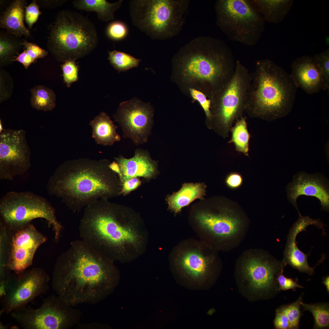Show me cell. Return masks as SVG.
I'll return each mask as SVG.
<instances>
[{
    "mask_svg": "<svg viewBox=\"0 0 329 329\" xmlns=\"http://www.w3.org/2000/svg\"><path fill=\"white\" fill-rule=\"evenodd\" d=\"M31 151L22 129H4L0 133V179L12 180L31 166Z\"/></svg>",
    "mask_w": 329,
    "mask_h": 329,
    "instance_id": "15",
    "label": "cell"
},
{
    "mask_svg": "<svg viewBox=\"0 0 329 329\" xmlns=\"http://www.w3.org/2000/svg\"><path fill=\"white\" fill-rule=\"evenodd\" d=\"M193 217V230L200 240L208 244L210 241H219L233 235L240 227L238 219L225 214L199 210Z\"/></svg>",
    "mask_w": 329,
    "mask_h": 329,
    "instance_id": "18",
    "label": "cell"
},
{
    "mask_svg": "<svg viewBox=\"0 0 329 329\" xmlns=\"http://www.w3.org/2000/svg\"><path fill=\"white\" fill-rule=\"evenodd\" d=\"M47 46L57 59L75 60L91 52L98 38L94 24L75 11H59L48 27Z\"/></svg>",
    "mask_w": 329,
    "mask_h": 329,
    "instance_id": "6",
    "label": "cell"
},
{
    "mask_svg": "<svg viewBox=\"0 0 329 329\" xmlns=\"http://www.w3.org/2000/svg\"><path fill=\"white\" fill-rule=\"evenodd\" d=\"M90 125L92 129V137L97 144L104 146H111L121 140L116 132L115 126L106 113L102 112L93 119Z\"/></svg>",
    "mask_w": 329,
    "mask_h": 329,
    "instance_id": "25",
    "label": "cell"
},
{
    "mask_svg": "<svg viewBox=\"0 0 329 329\" xmlns=\"http://www.w3.org/2000/svg\"><path fill=\"white\" fill-rule=\"evenodd\" d=\"M289 201L299 210L297 199L300 196H313L320 201L323 210L329 208V190L327 180L318 174H310L300 172L295 175L293 181L287 186Z\"/></svg>",
    "mask_w": 329,
    "mask_h": 329,
    "instance_id": "19",
    "label": "cell"
},
{
    "mask_svg": "<svg viewBox=\"0 0 329 329\" xmlns=\"http://www.w3.org/2000/svg\"><path fill=\"white\" fill-rule=\"evenodd\" d=\"M20 44L23 46L28 55L34 61L43 58L47 56L48 51L41 48L35 43L27 41L23 39Z\"/></svg>",
    "mask_w": 329,
    "mask_h": 329,
    "instance_id": "39",
    "label": "cell"
},
{
    "mask_svg": "<svg viewBox=\"0 0 329 329\" xmlns=\"http://www.w3.org/2000/svg\"><path fill=\"white\" fill-rule=\"evenodd\" d=\"M214 9L216 24L230 40L249 46L256 44L265 21L249 0H218Z\"/></svg>",
    "mask_w": 329,
    "mask_h": 329,
    "instance_id": "10",
    "label": "cell"
},
{
    "mask_svg": "<svg viewBox=\"0 0 329 329\" xmlns=\"http://www.w3.org/2000/svg\"><path fill=\"white\" fill-rule=\"evenodd\" d=\"M205 189L203 183L184 184L178 192L167 197L169 209L175 214L179 213L182 208L195 199H202L205 194Z\"/></svg>",
    "mask_w": 329,
    "mask_h": 329,
    "instance_id": "26",
    "label": "cell"
},
{
    "mask_svg": "<svg viewBox=\"0 0 329 329\" xmlns=\"http://www.w3.org/2000/svg\"><path fill=\"white\" fill-rule=\"evenodd\" d=\"M106 160L81 158L65 161L49 178L47 188L73 212L117 192L115 173Z\"/></svg>",
    "mask_w": 329,
    "mask_h": 329,
    "instance_id": "3",
    "label": "cell"
},
{
    "mask_svg": "<svg viewBox=\"0 0 329 329\" xmlns=\"http://www.w3.org/2000/svg\"><path fill=\"white\" fill-rule=\"evenodd\" d=\"M189 90L192 97L199 102L203 109L207 118L210 121L211 118L210 100L207 99L204 94L195 88H189Z\"/></svg>",
    "mask_w": 329,
    "mask_h": 329,
    "instance_id": "38",
    "label": "cell"
},
{
    "mask_svg": "<svg viewBox=\"0 0 329 329\" xmlns=\"http://www.w3.org/2000/svg\"><path fill=\"white\" fill-rule=\"evenodd\" d=\"M12 61H17L22 63L24 67L27 69L34 60L27 54L25 50L17 56L15 57Z\"/></svg>",
    "mask_w": 329,
    "mask_h": 329,
    "instance_id": "44",
    "label": "cell"
},
{
    "mask_svg": "<svg viewBox=\"0 0 329 329\" xmlns=\"http://www.w3.org/2000/svg\"><path fill=\"white\" fill-rule=\"evenodd\" d=\"M325 43L327 45H329V37L328 36L326 37L325 38Z\"/></svg>",
    "mask_w": 329,
    "mask_h": 329,
    "instance_id": "48",
    "label": "cell"
},
{
    "mask_svg": "<svg viewBox=\"0 0 329 329\" xmlns=\"http://www.w3.org/2000/svg\"><path fill=\"white\" fill-rule=\"evenodd\" d=\"M251 79L247 68L237 60L230 80L210 99L211 118L209 121L224 138L228 136L234 122L242 116Z\"/></svg>",
    "mask_w": 329,
    "mask_h": 329,
    "instance_id": "11",
    "label": "cell"
},
{
    "mask_svg": "<svg viewBox=\"0 0 329 329\" xmlns=\"http://www.w3.org/2000/svg\"><path fill=\"white\" fill-rule=\"evenodd\" d=\"M313 57L319 71L323 86V90L329 89V48L315 55Z\"/></svg>",
    "mask_w": 329,
    "mask_h": 329,
    "instance_id": "33",
    "label": "cell"
},
{
    "mask_svg": "<svg viewBox=\"0 0 329 329\" xmlns=\"http://www.w3.org/2000/svg\"><path fill=\"white\" fill-rule=\"evenodd\" d=\"M287 264L264 257L243 261L235 277L239 292L251 302L271 299L280 291L277 277Z\"/></svg>",
    "mask_w": 329,
    "mask_h": 329,
    "instance_id": "12",
    "label": "cell"
},
{
    "mask_svg": "<svg viewBox=\"0 0 329 329\" xmlns=\"http://www.w3.org/2000/svg\"><path fill=\"white\" fill-rule=\"evenodd\" d=\"M4 129L3 128V126L2 124V122L0 120V133H1L4 130Z\"/></svg>",
    "mask_w": 329,
    "mask_h": 329,
    "instance_id": "49",
    "label": "cell"
},
{
    "mask_svg": "<svg viewBox=\"0 0 329 329\" xmlns=\"http://www.w3.org/2000/svg\"><path fill=\"white\" fill-rule=\"evenodd\" d=\"M27 4L25 0L12 1L1 16L0 27L6 30L8 33L18 37L23 36L30 37V33L24 23Z\"/></svg>",
    "mask_w": 329,
    "mask_h": 329,
    "instance_id": "23",
    "label": "cell"
},
{
    "mask_svg": "<svg viewBox=\"0 0 329 329\" xmlns=\"http://www.w3.org/2000/svg\"><path fill=\"white\" fill-rule=\"evenodd\" d=\"M16 36L8 33H1L0 36V57L2 62L9 60L17 53L22 46L15 38Z\"/></svg>",
    "mask_w": 329,
    "mask_h": 329,
    "instance_id": "32",
    "label": "cell"
},
{
    "mask_svg": "<svg viewBox=\"0 0 329 329\" xmlns=\"http://www.w3.org/2000/svg\"><path fill=\"white\" fill-rule=\"evenodd\" d=\"M47 239L31 223L22 229L11 230L8 259L9 269L18 274L31 266L36 251Z\"/></svg>",
    "mask_w": 329,
    "mask_h": 329,
    "instance_id": "17",
    "label": "cell"
},
{
    "mask_svg": "<svg viewBox=\"0 0 329 329\" xmlns=\"http://www.w3.org/2000/svg\"><path fill=\"white\" fill-rule=\"evenodd\" d=\"M119 277L113 261L76 240L57 258L51 285L57 295L74 307L100 302L113 291Z\"/></svg>",
    "mask_w": 329,
    "mask_h": 329,
    "instance_id": "2",
    "label": "cell"
},
{
    "mask_svg": "<svg viewBox=\"0 0 329 329\" xmlns=\"http://www.w3.org/2000/svg\"><path fill=\"white\" fill-rule=\"evenodd\" d=\"M303 294H302L294 302L279 307L285 313L289 322L291 329L299 328V324L302 314L300 310L301 302Z\"/></svg>",
    "mask_w": 329,
    "mask_h": 329,
    "instance_id": "34",
    "label": "cell"
},
{
    "mask_svg": "<svg viewBox=\"0 0 329 329\" xmlns=\"http://www.w3.org/2000/svg\"><path fill=\"white\" fill-rule=\"evenodd\" d=\"M30 103L32 106L37 110L51 111L55 106V95L51 90L39 86L31 90Z\"/></svg>",
    "mask_w": 329,
    "mask_h": 329,
    "instance_id": "29",
    "label": "cell"
},
{
    "mask_svg": "<svg viewBox=\"0 0 329 329\" xmlns=\"http://www.w3.org/2000/svg\"><path fill=\"white\" fill-rule=\"evenodd\" d=\"M154 109L151 105L136 98L121 103L113 117L121 127L122 137L136 145L146 143L151 134Z\"/></svg>",
    "mask_w": 329,
    "mask_h": 329,
    "instance_id": "16",
    "label": "cell"
},
{
    "mask_svg": "<svg viewBox=\"0 0 329 329\" xmlns=\"http://www.w3.org/2000/svg\"><path fill=\"white\" fill-rule=\"evenodd\" d=\"M303 311H308L312 314L314 319L313 329L329 327V306L328 303L308 304L301 302Z\"/></svg>",
    "mask_w": 329,
    "mask_h": 329,
    "instance_id": "30",
    "label": "cell"
},
{
    "mask_svg": "<svg viewBox=\"0 0 329 329\" xmlns=\"http://www.w3.org/2000/svg\"><path fill=\"white\" fill-rule=\"evenodd\" d=\"M79 228L82 240L114 262L137 259L148 243V231L140 217L106 198L85 207Z\"/></svg>",
    "mask_w": 329,
    "mask_h": 329,
    "instance_id": "1",
    "label": "cell"
},
{
    "mask_svg": "<svg viewBox=\"0 0 329 329\" xmlns=\"http://www.w3.org/2000/svg\"><path fill=\"white\" fill-rule=\"evenodd\" d=\"M0 222L12 231L24 228L35 219H45L52 228L56 242L59 239L63 229L51 203L30 191L6 193L0 200Z\"/></svg>",
    "mask_w": 329,
    "mask_h": 329,
    "instance_id": "9",
    "label": "cell"
},
{
    "mask_svg": "<svg viewBox=\"0 0 329 329\" xmlns=\"http://www.w3.org/2000/svg\"><path fill=\"white\" fill-rule=\"evenodd\" d=\"M122 183V188L120 193L126 194L138 187L141 184L140 180L133 178L126 181Z\"/></svg>",
    "mask_w": 329,
    "mask_h": 329,
    "instance_id": "42",
    "label": "cell"
},
{
    "mask_svg": "<svg viewBox=\"0 0 329 329\" xmlns=\"http://www.w3.org/2000/svg\"><path fill=\"white\" fill-rule=\"evenodd\" d=\"M122 0L110 3L105 0H75L73 6L77 9L95 12L98 18L107 22L114 19V13L121 7Z\"/></svg>",
    "mask_w": 329,
    "mask_h": 329,
    "instance_id": "27",
    "label": "cell"
},
{
    "mask_svg": "<svg viewBox=\"0 0 329 329\" xmlns=\"http://www.w3.org/2000/svg\"><path fill=\"white\" fill-rule=\"evenodd\" d=\"M211 247L200 239L182 240L169 253L172 271L178 278L194 287L211 286L217 279L218 269Z\"/></svg>",
    "mask_w": 329,
    "mask_h": 329,
    "instance_id": "8",
    "label": "cell"
},
{
    "mask_svg": "<svg viewBox=\"0 0 329 329\" xmlns=\"http://www.w3.org/2000/svg\"><path fill=\"white\" fill-rule=\"evenodd\" d=\"M189 2L188 0H129L132 23L153 40L171 38L182 28Z\"/></svg>",
    "mask_w": 329,
    "mask_h": 329,
    "instance_id": "7",
    "label": "cell"
},
{
    "mask_svg": "<svg viewBox=\"0 0 329 329\" xmlns=\"http://www.w3.org/2000/svg\"><path fill=\"white\" fill-rule=\"evenodd\" d=\"M8 327V325H4L2 323H1L0 324V329H7Z\"/></svg>",
    "mask_w": 329,
    "mask_h": 329,
    "instance_id": "47",
    "label": "cell"
},
{
    "mask_svg": "<svg viewBox=\"0 0 329 329\" xmlns=\"http://www.w3.org/2000/svg\"><path fill=\"white\" fill-rule=\"evenodd\" d=\"M36 0H33L29 5L25 7V20L28 27L31 29L33 25L37 21L39 16L41 14Z\"/></svg>",
    "mask_w": 329,
    "mask_h": 329,
    "instance_id": "37",
    "label": "cell"
},
{
    "mask_svg": "<svg viewBox=\"0 0 329 329\" xmlns=\"http://www.w3.org/2000/svg\"><path fill=\"white\" fill-rule=\"evenodd\" d=\"M230 131L232 136L228 143H233L236 151L248 156L250 135L247 129L246 117L242 116L238 119Z\"/></svg>",
    "mask_w": 329,
    "mask_h": 329,
    "instance_id": "28",
    "label": "cell"
},
{
    "mask_svg": "<svg viewBox=\"0 0 329 329\" xmlns=\"http://www.w3.org/2000/svg\"><path fill=\"white\" fill-rule=\"evenodd\" d=\"M64 80L68 87L78 80V67L75 60L66 61L62 66Z\"/></svg>",
    "mask_w": 329,
    "mask_h": 329,
    "instance_id": "36",
    "label": "cell"
},
{
    "mask_svg": "<svg viewBox=\"0 0 329 329\" xmlns=\"http://www.w3.org/2000/svg\"><path fill=\"white\" fill-rule=\"evenodd\" d=\"M322 282L326 286L327 290L329 293V276L327 275L326 277H324L322 279Z\"/></svg>",
    "mask_w": 329,
    "mask_h": 329,
    "instance_id": "46",
    "label": "cell"
},
{
    "mask_svg": "<svg viewBox=\"0 0 329 329\" xmlns=\"http://www.w3.org/2000/svg\"><path fill=\"white\" fill-rule=\"evenodd\" d=\"M37 1L40 5L45 8H53L59 6L67 0H38Z\"/></svg>",
    "mask_w": 329,
    "mask_h": 329,
    "instance_id": "45",
    "label": "cell"
},
{
    "mask_svg": "<svg viewBox=\"0 0 329 329\" xmlns=\"http://www.w3.org/2000/svg\"><path fill=\"white\" fill-rule=\"evenodd\" d=\"M115 159L119 166L117 174L122 183L138 177L151 178L157 172L156 163L151 159L147 150L137 148L132 158L120 156Z\"/></svg>",
    "mask_w": 329,
    "mask_h": 329,
    "instance_id": "21",
    "label": "cell"
},
{
    "mask_svg": "<svg viewBox=\"0 0 329 329\" xmlns=\"http://www.w3.org/2000/svg\"><path fill=\"white\" fill-rule=\"evenodd\" d=\"M291 68L290 75L297 88L310 94L323 90L320 75L313 57L306 55L297 58L292 62Z\"/></svg>",
    "mask_w": 329,
    "mask_h": 329,
    "instance_id": "22",
    "label": "cell"
},
{
    "mask_svg": "<svg viewBox=\"0 0 329 329\" xmlns=\"http://www.w3.org/2000/svg\"><path fill=\"white\" fill-rule=\"evenodd\" d=\"M128 30L127 26L123 22L115 21L110 23L106 29V34L110 39L114 40H120L124 38L127 35Z\"/></svg>",
    "mask_w": 329,
    "mask_h": 329,
    "instance_id": "35",
    "label": "cell"
},
{
    "mask_svg": "<svg viewBox=\"0 0 329 329\" xmlns=\"http://www.w3.org/2000/svg\"><path fill=\"white\" fill-rule=\"evenodd\" d=\"M242 182V176L239 174L233 172L230 174L226 180L227 185L230 188L235 189L239 187Z\"/></svg>",
    "mask_w": 329,
    "mask_h": 329,
    "instance_id": "43",
    "label": "cell"
},
{
    "mask_svg": "<svg viewBox=\"0 0 329 329\" xmlns=\"http://www.w3.org/2000/svg\"><path fill=\"white\" fill-rule=\"evenodd\" d=\"M82 313L57 295L44 299L37 309L24 306L10 313L25 329H69L79 323Z\"/></svg>",
    "mask_w": 329,
    "mask_h": 329,
    "instance_id": "13",
    "label": "cell"
},
{
    "mask_svg": "<svg viewBox=\"0 0 329 329\" xmlns=\"http://www.w3.org/2000/svg\"><path fill=\"white\" fill-rule=\"evenodd\" d=\"M253 7L268 22L278 23L288 13L294 2L292 0H249Z\"/></svg>",
    "mask_w": 329,
    "mask_h": 329,
    "instance_id": "24",
    "label": "cell"
},
{
    "mask_svg": "<svg viewBox=\"0 0 329 329\" xmlns=\"http://www.w3.org/2000/svg\"><path fill=\"white\" fill-rule=\"evenodd\" d=\"M108 53L110 64L119 73L138 67L141 61L129 54L115 50L108 51Z\"/></svg>",
    "mask_w": 329,
    "mask_h": 329,
    "instance_id": "31",
    "label": "cell"
},
{
    "mask_svg": "<svg viewBox=\"0 0 329 329\" xmlns=\"http://www.w3.org/2000/svg\"><path fill=\"white\" fill-rule=\"evenodd\" d=\"M274 324L275 329H291L288 318L279 307L275 311V317L274 321Z\"/></svg>",
    "mask_w": 329,
    "mask_h": 329,
    "instance_id": "41",
    "label": "cell"
},
{
    "mask_svg": "<svg viewBox=\"0 0 329 329\" xmlns=\"http://www.w3.org/2000/svg\"><path fill=\"white\" fill-rule=\"evenodd\" d=\"M173 72L185 83L198 87L210 98L230 80L235 62L223 40L199 36L180 48L173 58Z\"/></svg>",
    "mask_w": 329,
    "mask_h": 329,
    "instance_id": "4",
    "label": "cell"
},
{
    "mask_svg": "<svg viewBox=\"0 0 329 329\" xmlns=\"http://www.w3.org/2000/svg\"><path fill=\"white\" fill-rule=\"evenodd\" d=\"M245 111L250 117L272 122L292 111L297 88L290 75L272 60H257Z\"/></svg>",
    "mask_w": 329,
    "mask_h": 329,
    "instance_id": "5",
    "label": "cell"
},
{
    "mask_svg": "<svg viewBox=\"0 0 329 329\" xmlns=\"http://www.w3.org/2000/svg\"><path fill=\"white\" fill-rule=\"evenodd\" d=\"M283 272H281L277 278L278 290L280 291L290 289H292L293 291H295L296 288H304L298 284L297 278H296L294 281L292 278H287L283 275Z\"/></svg>",
    "mask_w": 329,
    "mask_h": 329,
    "instance_id": "40",
    "label": "cell"
},
{
    "mask_svg": "<svg viewBox=\"0 0 329 329\" xmlns=\"http://www.w3.org/2000/svg\"><path fill=\"white\" fill-rule=\"evenodd\" d=\"M49 277L42 268L27 269L19 273H11L6 281L5 292L0 298V314L10 313L26 306L49 289Z\"/></svg>",
    "mask_w": 329,
    "mask_h": 329,
    "instance_id": "14",
    "label": "cell"
},
{
    "mask_svg": "<svg viewBox=\"0 0 329 329\" xmlns=\"http://www.w3.org/2000/svg\"><path fill=\"white\" fill-rule=\"evenodd\" d=\"M313 225L322 229L324 224L320 219H313L308 216L299 215V218L290 228L287 236L284 252L283 261L300 272L312 275L314 268L310 267L308 263V254L304 253L298 248L296 238L300 232L306 231L307 227Z\"/></svg>",
    "mask_w": 329,
    "mask_h": 329,
    "instance_id": "20",
    "label": "cell"
}]
</instances>
